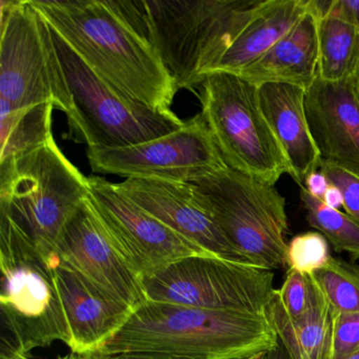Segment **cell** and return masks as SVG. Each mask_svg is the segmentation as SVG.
<instances>
[{
  "mask_svg": "<svg viewBox=\"0 0 359 359\" xmlns=\"http://www.w3.org/2000/svg\"><path fill=\"white\" fill-rule=\"evenodd\" d=\"M31 3L100 79L157 112L173 113L171 106L178 90L171 75L117 1Z\"/></svg>",
  "mask_w": 359,
  "mask_h": 359,
  "instance_id": "obj_1",
  "label": "cell"
},
{
  "mask_svg": "<svg viewBox=\"0 0 359 359\" xmlns=\"http://www.w3.org/2000/svg\"><path fill=\"white\" fill-rule=\"evenodd\" d=\"M264 314L147 302L97 353H156L186 359H249L278 346Z\"/></svg>",
  "mask_w": 359,
  "mask_h": 359,
  "instance_id": "obj_2",
  "label": "cell"
},
{
  "mask_svg": "<svg viewBox=\"0 0 359 359\" xmlns=\"http://www.w3.org/2000/svg\"><path fill=\"white\" fill-rule=\"evenodd\" d=\"M117 3L148 39L177 90L194 91L247 26L262 0Z\"/></svg>",
  "mask_w": 359,
  "mask_h": 359,
  "instance_id": "obj_3",
  "label": "cell"
},
{
  "mask_svg": "<svg viewBox=\"0 0 359 359\" xmlns=\"http://www.w3.org/2000/svg\"><path fill=\"white\" fill-rule=\"evenodd\" d=\"M0 309L9 331L1 359H28L35 348L69 339L53 268L24 226L0 207Z\"/></svg>",
  "mask_w": 359,
  "mask_h": 359,
  "instance_id": "obj_4",
  "label": "cell"
},
{
  "mask_svg": "<svg viewBox=\"0 0 359 359\" xmlns=\"http://www.w3.org/2000/svg\"><path fill=\"white\" fill-rule=\"evenodd\" d=\"M88 197V177L54 138L0 163V207L11 211L51 266L67 224Z\"/></svg>",
  "mask_w": 359,
  "mask_h": 359,
  "instance_id": "obj_5",
  "label": "cell"
},
{
  "mask_svg": "<svg viewBox=\"0 0 359 359\" xmlns=\"http://www.w3.org/2000/svg\"><path fill=\"white\" fill-rule=\"evenodd\" d=\"M0 115L53 104L70 119L73 102L51 26L31 0H0Z\"/></svg>",
  "mask_w": 359,
  "mask_h": 359,
  "instance_id": "obj_6",
  "label": "cell"
},
{
  "mask_svg": "<svg viewBox=\"0 0 359 359\" xmlns=\"http://www.w3.org/2000/svg\"><path fill=\"white\" fill-rule=\"evenodd\" d=\"M54 45L73 102L69 135L91 147L133 146L180 129L175 113L157 112L123 94L94 73L52 29Z\"/></svg>",
  "mask_w": 359,
  "mask_h": 359,
  "instance_id": "obj_7",
  "label": "cell"
},
{
  "mask_svg": "<svg viewBox=\"0 0 359 359\" xmlns=\"http://www.w3.org/2000/svg\"><path fill=\"white\" fill-rule=\"evenodd\" d=\"M201 115L229 168L274 186L290 167L264 117L258 86L236 74L210 73L201 87Z\"/></svg>",
  "mask_w": 359,
  "mask_h": 359,
  "instance_id": "obj_8",
  "label": "cell"
},
{
  "mask_svg": "<svg viewBox=\"0 0 359 359\" xmlns=\"http://www.w3.org/2000/svg\"><path fill=\"white\" fill-rule=\"evenodd\" d=\"M233 249L252 266H287L285 201L274 186L226 167L194 182Z\"/></svg>",
  "mask_w": 359,
  "mask_h": 359,
  "instance_id": "obj_9",
  "label": "cell"
},
{
  "mask_svg": "<svg viewBox=\"0 0 359 359\" xmlns=\"http://www.w3.org/2000/svg\"><path fill=\"white\" fill-rule=\"evenodd\" d=\"M273 271L217 256H192L142 278L147 298L209 310L264 314Z\"/></svg>",
  "mask_w": 359,
  "mask_h": 359,
  "instance_id": "obj_10",
  "label": "cell"
},
{
  "mask_svg": "<svg viewBox=\"0 0 359 359\" xmlns=\"http://www.w3.org/2000/svg\"><path fill=\"white\" fill-rule=\"evenodd\" d=\"M87 156L96 173L191 184L228 167L201 113L167 135L133 146L91 147Z\"/></svg>",
  "mask_w": 359,
  "mask_h": 359,
  "instance_id": "obj_11",
  "label": "cell"
},
{
  "mask_svg": "<svg viewBox=\"0 0 359 359\" xmlns=\"http://www.w3.org/2000/svg\"><path fill=\"white\" fill-rule=\"evenodd\" d=\"M89 197L100 226L121 259L140 278L192 256H215L144 211L116 184L91 176Z\"/></svg>",
  "mask_w": 359,
  "mask_h": 359,
  "instance_id": "obj_12",
  "label": "cell"
},
{
  "mask_svg": "<svg viewBox=\"0 0 359 359\" xmlns=\"http://www.w3.org/2000/svg\"><path fill=\"white\" fill-rule=\"evenodd\" d=\"M116 187L144 211L201 249L217 257L245 264L222 234L196 184L127 178Z\"/></svg>",
  "mask_w": 359,
  "mask_h": 359,
  "instance_id": "obj_13",
  "label": "cell"
},
{
  "mask_svg": "<svg viewBox=\"0 0 359 359\" xmlns=\"http://www.w3.org/2000/svg\"><path fill=\"white\" fill-rule=\"evenodd\" d=\"M57 262L81 273L134 311L148 302L142 278L107 238L90 197L65 229L58 245Z\"/></svg>",
  "mask_w": 359,
  "mask_h": 359,
  "instance_id": "obj_14",
  "label": "cell"
},
{
  "mask_svg": "<svg viewBox=\"0 0 359 359\" xmlns=\"http://www.w3.org/2000/svg\"><path fill=\"white\" fill-rule=\"evenodd\" d=\"M68 325L71 352L97 354L135 311L70 266H52Z\"/></svg>",
  "mask_w": 359,
  "mask_h": 359,
  "instance_id": "obj_15",
  "label": "cell"
},
{
  "mask_svg": "<svg viewBox=\"0 0 359 359\" xmlns=\"http://www.w3.org/2000/svg\"><path fill=\"white\" fill-rule=\"evenodd\" d=\"M304 110L321 159L359 172V100L352 77L316 79L306 91Z\"/></svg>",
  "mask_w": 359,
  "mask_h": 359,
  "instance_id": "obj_16",
  "label": "cell"
},
{
  "mask_svg": "<svg viewBox=\"0 0 359 359\" xmlns=\"http://www.w3.org/2000/svg\"><path fill=\"white\" fill-rule=\"evenodd\" d=\"M258 90L262 112L285 153L290 175L302 188L321 161L306 121V90L287 83H264Z\"/></svg>",
  "mask_w": 359,
  "mask_h": 359,
  "instance_id": "obj_17",
  "label": "cell"
},
{
  "mask_svg": "<svg viewBox=\"0 0 359 359\" xmlns=\"http://www.w3.org/2000/svg\"><path fill=\"white\" fill-rule=\"evenodd\" d=\"M318 18L308 11L266 53L238 76L259 86L287 83L308 90L317 79Z\"/></svg>",
  "mask_w": 359,
  "mask_h": 359,
  "instance_id": "obj_18",
  "label": "cell"
},
{
  "mask_svg": "<svg viewBox=\"0 0 359 359\" xmlns=\"http://www.w3.org/2000/svg\"><path fill=\"white\" fill-rule=\"evenodd\" d=\"M309 309L300 318L287 315L275 290L264 315L291 359H332V310L312 274Z\"/></svg>",
  "mask_w": 359,
  "mask_h": 359,
  "instance_id": "obj_19",
  "label": "cell"
},
{
  "mask_svg": "<svg viewBox=\"0 0 359 359\" xmlns=\"http://www.w3.org/2000/svg\"><path fill=\"white\" fill-rule=\"evenodd\" d=\"M309 0H264L213 72L239 74L269 51L306 14Z\"/></svg>",
  "mask_w": 359,
  "mask_h": 359,
  "instance_id": "obj_20",
  "label": "cell"
},
{
  "mask_svg": "<svg viewBox=\"0 0 359 359\" xmlns=\"http://www.w3.org/2000/svg\"><path fill=\"white\" fill-rule=\"evenodd\" d=\"M358 62L359 28L333 16L318 18L317 79L325 81L351 79Z\"/></svg>",
  "mask_w": 359,
  "mask_h": 359,
  "instance_id": "obj_21",
  "label": "cell"
},
{
  "mask_svg": "<svg viewBox=\"0 0 359 359\" xmlns=\"http://www.w3.org/2000/svg\"><path fill=\"white\" fill-rule=\"evenodd\" d=\"M51 104L0 115V163L31 152L53 140Z\"/></svg>",
  "mask_w": 359,
  "mask_h": 359,
  "instance_id": "obj_22",
  "label": "cell"
},
{
  "mask_svg": "<svg viewBox=\"0 0 359 359\" xmlns=\"http://www.w3.org/2000/svg\"><path fill=\"white\" fill-rule=\"evenodd\" d=\"M300 198L310 226L323 234L336 252H344L353 259H359V222L339 210L327 207L304 187L300 188Z\"/></svg>",
  "mask_w": 359,
  "mask_h": 359,
  "instance_id": "obj_23",
  "label": "cell"
},
{
  "mask_svg": "<svg viewBox=\"0 0 359 359\" xmlns=\"http://www.w3.org/2000/svg\"><path fill=\"white\" fill-rule=\"evenodd\" d=\"M312 276L325 294L332 312H359V266L331 257Z\"/></svg>",
  "mask_w": 359,
  "mask_h": 359,
  "instance_id": "obj_24",
  "label": "cell"
},
{
  "mask_svg": "<svg viewBox=\"0 0 359 359\" xmlns=\"http://www.w3.org/2000/svg\"><path fill=\"white\" fill-rule=\"evenodd\" d=\"M329 241L319 232L296 235L287 243V266L289 270L313 274L329 262Z\"/></svg>",
  "mask_w": 359,
  "mask_h": 359,
  "instance_id": "obj_25",
  "label": "cell"
},
{
  "mask_svg": "<svg viewBox=\"0 0 359 359\" xmlns=\"http://www.w3.org/2000/svg\"><path fill=\"white\" fill-rule=\"evenodd\" d=\"M359 351V312H332V359H348Z\"/></svg>",
  "mask_w": 359,
  "mask_h": 359,
  "instance_id": "obj_26",
  "label": "cell"
},
{
  "mask_svg": "<svg viewBox=\"0 0 359 359\" xmlns=\"http://www.w3.org/2000/svg\"><path fill=\"white\" fill-rule=\"evenodd\" d=\"M319 169L330 184L341 191L346 213L359 222V172L325 159H321Z\"/></svg>",
  "mask_w": 359,
  "mask_h": 359,
  "instance_id": "obj_27",
  "label": "cell"
},
{
  "mask_svg": "<svg viewBox=\"0 0 359 359\" xmlns=\"http://www.w3.org/2000/svg\"><path fill=\"white\" fill-rule=\"evenodd\" d=\"M278 294L287 315L293 319L300 318L309 309L310 290L308 275L298 271L287 270Z\"/></svg>",
  "mask_w": 359,
  "mask_h": 359,
  "instance_id": "obj_28",
  "label": "cell"
},
{
  "mask_svg": "<svg viewBox=\"0 0 359 359\" xmlns=\"http://www.w3.org/2000/svg\"><path fill=\"white\" fill-rule=\"evenodd\" d=\"M309 6L318 18L333 16L359 28V0H309Z\"/></svg>",
  "mask_w": 359,
  "mask_h": 359,
  "instance_id": "obj_29",
  "label": "cell"
},
{
  "mask_svg": "<svg viewBox=\"0 0 359 359\" xmlns=\"http://www.w3.org/2000/svg\"><path fill=\"white\" fill-rule=\"evenodd\" d=\"M330 182L320 171L311 173L304 180V187L306 190L316 198L323 199L325 191L329 188Z\"/></svg>",
  "mask_w": 359,
  "mask_h": 359,
  "instance_id": "obj_30",
  "label": "cell"
},
{
  "mask_svg": "<svg viewBox=\"0 0 359 359\" xmlns=\"http://www.w3.org/2000/svg\"><path fill=\"white\" fill-rule=\"evenodd\" d=\"M321 201L332 209L339 210V208L344 207V196H342L341 191L331 184L325 191Z\"/></svg>",
  "mask_w": 359,
  "mask_h": 359,
  "instance_id": "obj_31",
  "label": "cell"
},
{
  "mask_svg": "<svg viewBox=\"0 0 359 359\" xmlns=\"http://www.w3.org/2000/svg\"><path fill=\"white\" fill-rule=\"evenodd\" d=\"M115 359H186L156 353H125L115 356Z\"/></svg>",
  "mask_w": 359,
  "mask_h": 359,
  "instance_id": "obj_32",
  "label": "cell"
},
{
  "mask_svg": "<svg viewBox=\"0 0 359 359\" xmlns=\"http://www.w3.org/2000/svg\"><path fill=\"white\" fill-rule=\"evenodd\" d=\"M57 359H115V356H102L98 354H79V353L70 352L64 356L57 357Z\"/></svg>",
  "mask_w": 359,
  "mask_h": 359,
  "instance_id": "obj_33",
  "label": "cell"
},
{
  "mask_svg": "<svg viewBox=\"0 0 359 359\" xmlns=\"http://www.w3.org/2000/svg\"><path fill=\"white\" fill-rule=\"evenodd\" d=\"M266 359H291L285 348L279 342L276 348L269 351L266 354Z\"/></svg>",
  "mask_w": 359,
  "mask_h": 359,
  "instance_id": "obj_34",
  "label": "cell"
},
{
  "mask_svg": "<svg viewBox=\"0 0 359 359\" xmlns=\"http://www.w3.org/2000/svg\"><path fill=\"white\" fill-rule=\"evenodd\" d=\"M352 81L353 85H354L355 92H356V95L359 100V62L356 71H355L354 75H353Z\"/></svg>",
  "mask_w": 359,
  "mask_h": 359,
  "instance_id": "obj_35",
  "label": "cell"
},
{
  "mask_svg": "<svg viewBox=\"0 0 359 359\" xmlns=\"http://www.w3.org/2000/svg\"><path fill=\"white\" fill-rule=\"evenodd\" d=\"M266 353H262V354L258 355V356L256 357V359H266Z\"/></svg>",
  "mask_w": 359,
  "mask_h": 359,
  "instance_id": "obj_36",
  "label": "cell"
},
{
  "mask_svg": "<svg viewBox=\"0 0 359 359\" xmlns=\"http://www.w3.org/2000/svg\"><path fill=\"white\" fill-rule=\"evenodd\" d=\"M348 359H359V351L358 352L355 353V354L353 355V356H351Z\"/></svg>",
  "mask_w": 359,
  "mask_h": 359,
  "instance_id": "obj_37",
  "label": "cell"
},
{
  "mask_svg": "<svg viewBox=\"0 0 359 359\" xmlns=\"http://www.w3.org/2000/svg\"><path fill=\"white\" fill-rule=\"evenodd\" d=\"M258 355H259V354H258ZM258 355H256V356H254V357H251V358H249V359H256V357H257Z\"/></svg>",
  "mask_w": 359,
  "mask_h": 359,
  "instance_id": "obj_38",
  "label": "cell"
}]
</instances>
